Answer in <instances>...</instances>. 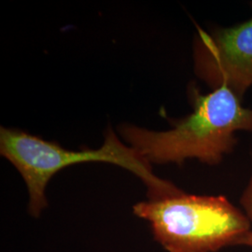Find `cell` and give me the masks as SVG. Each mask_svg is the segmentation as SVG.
Returning a JSON list of instances; mask_svg holds the SVG:
<instances>
[{
    "label": "cell",
    "mask_w": 252,
    "mask_h": 252,
    "mask_svg": "<svg viewBox=\"0 0 252 252\" xmlns=\"http://www.w3.org/2000/svg\"><path fill=\"white\" fill-rule=\"evenodd\" d=\"M240 204L244 208V211H245L244 213L246 214V216L248 217L250 221L252 222V172L249 183L246 189H244L243 194L240 198ZM239 246H246V247L252 248V230L244 236L239 243Z\"/></svg>",
    "instance_id": "5b68a950"
},
{
    "label": "cell",
    "mask_w": 252,
    "mask_h": 252,
    "mask_svg": "<svg viewBox=\"0 0 252 252\" xmlns=\"http://www.w3.org/2000/svg\"><path fill=\"white\" fill-rule=\"evenodd\" d=\"M193 112L168 131L155 132L125 126L121 135L148 162L182 163L188 158L215 165L233 153L235 133L252 132V108L226 87L207 95L192 93Z\"/></svg>",
    "instance_id": "6da1fadb"
},
{
    "label": "cell",
    "mask_w": 252,
    "mask_h": 252,
    "mask_svg": "<svg viewBox=\"0 0 252 252\" xmlns=\"http://www.w3.org/2000/svg\"><path fill=\"white\" fill-rule=\"evenodd\" d=\"M134 213L147 220L154 239L167 252H218L239 246L252 222L224 196L180 192L140 202Z\"/></svg>",
    "instance_id": "3957f363"
},
{
    "label": "cell",
    "mask_w": 252,
    "mask_h": 252,
    "mask_svg": "<svg viewBox=\"0 0 252 252\" xmlns=\"http://www.w3.org/2000/svg\"><path fill=\"white\" fill-rule=\"evenodd\" d=\"M0 153L16 167L25 180L29 193V213L33 217L39 216L47 207L46 186L54 175L81 162H108L132 172L148 187L151 200L182 192L171 182L158 178L153 172L151 162L134 148L123 144L111 129L98 150L73 152L36 135L1 127Z\"/></svg>",
    "instance_id": "7a4b0ae2"
},
{
    "label": "cell",
    "mask_w": 252,
    "mask_h": 252,
    "mask_svg": "<svg viewBox=\"0 0 252 252\" xmlns=\"http://www.w3.org/2000/svg\"><path fill=\"white\" fill-rule=\"evenodd\" d=\"M195 71L218 89L226 87L240 99L252 86V18L209 34L198 29Z\"/></svg>",
    "instance_id": "277c9868"
}]
</instances>
